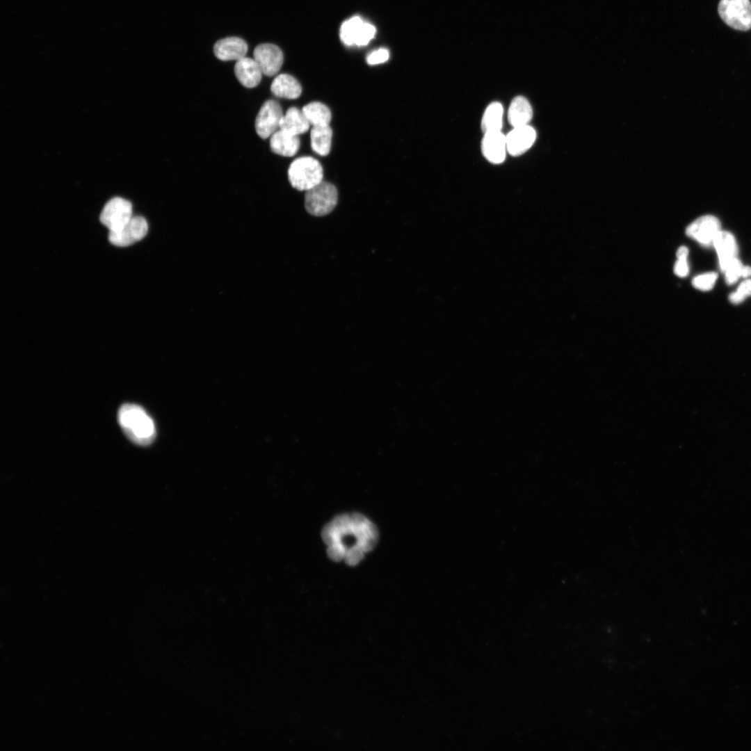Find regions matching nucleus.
<instances>
[{
    "label": "nucleus",
    "mask_w": 751,
    "mask_h": 751,
    "mask_svg": "<svg viewBox=\"0 0 751 751\" xmlns=\"http://www.w3.org/2000/svg\"><path fill=\"white\" fill-rule=\"evenodd\" d=\"M310 124L302 113L296 107L289 108L284 114L280 122V129L298 136L304 134L309 128Z\"/></svg>",
    "instance_id": "aec40b11"
},
{
    "label": "nucleus",
    "mask_w": 751,
    "mask_h": 751,
    "mask_svg": "<svg viewBox=\"0 0 751 751\" xmlns=\"http://www.w3.org/2000/svg\"><path fill=\"white\" fill-rule=\"evenodd\" d=\"M717 277L718 275L715 272L706 273L695 276L692 280V284L697 289L708 291L713 288Z\"/></svg>",
    "instance_id": "b1692460"
},
{
    "label": "nucleus",
    "mask_w": 751,
    "mask_h": 751,
    "mask_svg": "<svg viewBox=\"0 0 751 751\" xmlns=\"http://www.w3.org/2000/svg\"><path fill=\"white\" fill-rule=\"evenodd\" d=\"M481 150L490 163L499 164L503 162L507 152L506 136L501 131L485 133Z\"/></svg>",
    "instance_id": "ddd939ff"
},
{
    "label": "nucleus",
    "mask_w": 751,
    "mask_h": 751,
    "mask_svg": "<svg viewBox=\"0 0 751 751\" xmlns=\"http://www.w3.org/2000/svg\"><path fill=\"white\" fill-rule=\"evenodd\" d=\"M332 131L329 125L313 127L310 134L311 147L321 156L329 154L332 145Z\"/></svg>",
    "instance_id": "412c9836"
},
{
    "label": "nucleus",
    "mask_w": 751,
    "mask_h": 751,
    "mask_svg": "<svg viewBox=\"0 0 751 751\" xmlns=\"http://www.w3.org/2000/svg\"><path fill=\"white\" fill-rule=\"evenodd\" d=\"M253 58L259 65L263 74L268 76L275 75L284 61L282 50L275 45L270 43L257 45L253 51Z\"/></svg>",
    "instance_id": "9b49d317"
},
{
    "label": "nucleus",
    "mask_w": 751,
    "mask_h": 751,
    "mask_svg": "<svg viewBox=\"0 0 751 751\" xmlns=\"http://www.w3.org/2000/svg\"><path fill=\"white\" fill-rule=\"evenodd\" d=\"M234 74L240 83L248 88L256 87L263 74L256 60L245 56L236 60Z\"/></svg>",
    "instance_id": "dca6fc26"
},
{
    "label": "nucleus",
    "mask_w": 751,
    "mask_h": 751,
    "mask_svg": "<svg viewBox=\"0 0 751 751\" xmlns=\"http://www.w3.org/2000/svg\"><path fill=\"white\" fill-rule=\"evenodd\" d=\"M302 111L313 127L329 125L332 115L330 108L323 103L313 102L304 106Z\"/></svg>",
    "instance_id": "4be33fe9"
},
{
    "label": "nucleus",
    "mask_w": 751,
    "mask_h": 751,
    "mask_svg": "<svg viewBox=\"0 0 751 751\" xmlns=\"http://www.w3.org/2000/svg\"><path fill=\"white\" fill-rule=\"evenodd\" d=\"M507 152L517 156L526 152L536 138L535 130L528 124L513 127L506 136Z\"/></svg>",
    "instance_id": "f8f14e48"
},
{
    "label": "nucleus",
    "mask_w": 751,
    "mask_h": 751,
    "mask_svg": "<svg viewBox=\"0 0 751 751\" xmlns=\"http://www.w3.org/2000/svg\"><path fill=\"white\" fill-rule=\"evenodd\" d=\"M718 14L728 26L736 30L751 29V2L750 0H720Z\"/></svg>",
    "instance_id": "39448f33"
},
{
    "label": "nucleus",
    "mask_w": 751,
    "mask_h": 751,
    "mask_svg": "<svg viewBox=\"0 0 751 751\" xmlns=\"http://www.w3.org/2000/svg\"><path fill=\"white\" fill-rule=\"evenodd\" d=\"M503 113V108L499 102H492L487 107L481 120V129L483 134L501 131Z\"/></svg>",
    "instance_id": "5701e85b"
},
{
    "label": "nucleus",
    "mask_w": 751,
    "mask_h": 751,
    "mask_svg": "<svg viewBox=\"0 0 751 751\" xmlns=\"http://www.w3.org/2000/svg\"><path fill=\"white\" fill-rule=\"evenodd\" d=\"M321 163L311 156L295 159L289 165L288 177L291 185L298 191H308L323 181Z\"/></svg>",
    "instance_id": "7ed1b4c3"
},
{
    "label": "nucleus",
    "mask_w": 751,
    "mask_h": 751,
    "mask_svg": "<svg viewBox=\"0 0 751 751\" xmlns=\"http://www.w3.org/2000/svg\"><path fill=\"white\" fill-rule=\"evenodd\" d=\"M688 255V249L686 246H681L677 251V259L687 258Z\"/></svg>",
    "instance_id": "c85d7f7f"
},
{
    "label": "nucleus",
    "mask_w": 751,
    "mask_h": 751,
    "mask_svg": "<svg viewBox=\"0 0 751 751\" xmlns=\"http://www.w3.org/2000/svg\"><path fill=\"white\" fill-rule=\"evenodd\" d=\"M338 193L331 183L322 181L306 191L305 207L307 212L315 216L330 213L337 203Z\"/></svg>",
    "instance_id": "20e7f679"
},
{
    "label": "nucleus",
    "mask_w": 751,
    "mask_h": 751,
    "mask_svg": "<svg viewBox=\"0 0 751 751\" xmlns=\"http://www.w3.org/2000/svg\"><path fill=\"white\" fill-rule=\"evenodd\" d=\"M713 246L718 256L720 268L722 272H725L738 254L735 238L730 232L720 230L713 241Z\"/></svg>",
    "instance_id": "2eb2a0df"
},
{
    "label": "nucleus",
    "mask_w": 751,
    "mask_h": 751,
    "mask_svg": "<svg viewBox=\"0 0 751 751\" xmlns=\"http://www.w3.org/2000/svg\"><path fill=\"white\" fill-rule=\"evenodd\" d=\"M247 51V43L239 37L219 40L213 46L216 57L223 61L238 60L245 57Z\"/></svg>",
    "instance_id": "4468645a"
},
{
    "label": "nucleus",
    "mask_w": 751,
    "mask_h": 751,
    "mask_svg": "<svg viewBox=\"0 0 751 751\" xmlns=\"http://www.w3.org/2000/svg\"><path fill=\"white\" fill-rule=\"evenodd\" d=\"M719 220L711 215L699 217L686 229V234L702 245H713V241L720 231Z\"/></svg>",
    "instance_id": "9d476101"
},
{
    "label": "nucleus",
    "mask_w": 751,
    "mask_h": 751,
    "mask_svg": "<svg viewBox=\"0 0 751 751\" xmlns=\"http://www.w3.org/2000/svg\"><path fill=\"white\" fill-rule=\"evenodd\" d=\"M533 117V109L529 102L523 96H517L511 102L508 120L512 127L528 124Z\"/></svg>",
    "instance_id": "6ab92c4d"
},
{
    "label": "nucleus",
    "mask_w": 751,
    "mask_h": 751,
    "mask_svg": "<svg viewBox=\"0 0 751 751\" xmlns=\"http://www.w3.org/2000/svg\"><path fill=\"white\" fill-rule=\"evenodd\" d=\"M118 420L125 435L134 444L147 446L154 440L156 428L154 421L140 405H122L118 412Z\"/></svg>",
    "instance_id": "f03ea898"
},
{
    "label": "nucleus",
    "mask_w": 751,
    "mask_h": 751,
    "mask_svg": "<svg viewBox=\"0 0 751 751\" xmlns=\"http://www.w3.org/2000/svg\"><path fill=\"white\" fill-rule=\"evenodd\" d=\"M674 273L676 275L680 277H684L688 275L689 273V267L687 262V258L677 259L674 266Z\"/></svg>",
    "instance_id": "bb28decb"
},
{
    "label": "nucleus",
    "mask_w": 751,
    "mask_h": 751,
    "mask_svg": "<svg viewBox=\"0 0 751 751\" xmlns=\"http://www.w3.org/2000/svg\"><path fill=\"white\" fill-rule=\"evenodd\" d=\"M750 276H751V267L748 266H743L742 271H741V277H745V278H748V277H750Z\"/></svg>",
    "instance_id": "c756f323"
},
{
    "label": "nucleus",
    "mask_w": 751,
    "mask_h": 751,
    "mask_svg": "<svg viewBox=\"0 0 751 751\" xmlns=\"http://www.w3.org/2000/svg\"><path fill=\"white\" fill-rule=\"evenodd\" d=\"M736 291L745 300L748 296H751V279H747L742 282Z\"/></svg>",
    "instance_id": "cd10ccee"
},
{
    "label": "nucleus",
    "mask_w": 751,
    "mask_h": 751,
    "mask_svg": "<svg viewBox=\"0 0 751 751\" xmlns=\"http://www.w3.org/2000/svg\"><path fill=\"white\" fill-rule=\"evenodd\" d=\"M300 145L298 136L278 129L270 137V147L274 153L283 156H293Z\"/></svg>",
    "instance_id": "f3484780"
},
{
    "label": "nucleus",
    "mask_w": 751,
    "mask_h": 751,
    "mask_svg": "<svg viewBox=\"0 0 751 751\" xmlns=\"http://www.w3.org/2000/svg\"><path fill=\"white\" fill-rule=\"evenodd\" d=\"M348 535L358 539L362 548L366 552L376 544L378 532L371 522L359 514L339 516L328 524L323 531V540L329 546L339 538Z\"/></svg>",
    "instance_id": "f257e3e1"
},
{
    "label": "nucleus",
    "mask_w": 751,
    "mask_h": 751,
    "mask_svg": "<svg viewBox=\"0 0 751 751\" xmlns=\"http://www.w3.org/2000/svg\"><path fill=\"white\" fill-rule=\"evenodd\" d=\"M283 115L282 108L278 102L273 99L266 101L255 119V130L258 136L264 139L270 138L280 129Z\"/></svg>",
    "instance_id": "6e6552de"
},
{
    "label": "nucleus",
    "mask_w": 751,
    "mask_h": 751,
    "mask_svg": "<svg viewBox=\"0 0 751 751\" xmlns=\"http://www.w3.org/2000/svg\"><path fill=\"white\" fill-rule=\"evenodd\" d=\"M270 90L277 97L293 99L300 97L302 87L293 76L280 74L273 81Z\"/></svg>",
    "instance_id": "a211bd4d"
},
{
    "label": "nucleus",
    "mask_w": 751,
    "mask_h": 751,
    "mask_svg": "<svg viewBox=\"0 0 751 751\" xmlns=\"http://www.w3.org/2000/svg\"><path fill=\"white\" fill-rule=\"evenodd\" d=\"M148 232V224L142 216H133L122 227L109 232L108 240L114 245L125 247L143 239Z\"/></svg>",
    "instance_id": "1a4fd4ad"
},
{
    "label": "nucleus",
    "mask_w": 751,
    "mask_h": 751,
    "mask_svg": "<svg viewBox=\"0 0 751 751\" xmlns=\"http://www.w3.org/2000/svg\"><path fill=\"white\" fill-rule=\"evenodd\" d=\"M373 25L359 16H354L343 22L339 31L342 42L348 46H365L376 34Z\"/></svg>",
    "instance_id": "423d86ee"
},
{
    "label": "nucleus",
    "mask_w": 751,
    "mask_h": 751,
    "mask_svg": "<svg viewBox=\"0 0 751 751\" xmlns=\"http://www.w3.org/2000/svg\"><path fill=\"white\" fill-rule=\"evenodd\" d=\"M132 217L131 203L124 198L116 197L105 204L99 219L101 223L108 229L109 232H113L119 230Z\"/></svg>",
    "instance_id": "0eeeda50"
},
{
    "label": "nucleus",
    "mask_w": 751,
    "mask_h": 751,
    "mask_svg": "<svg viewBox=\"0 0 751 751\" xmlns=\"http://www.w3.org/2000/svg\"><path fill=\"white\" fill-rule=\"evenodd\" d=\"M389 52L385 48L374 50L366 56V63L370 65L383 63L388 60Z\"/></svg>",
    "instance_id": "a878e982"
},
{
    "label": "nucleus",
    "mask_w": 751,
    "mask_h": 751,
    "mask_svg": "<svg viewBox=\"0 0 751 751\" xmlns=\"http://www.w3.org/2000/svg\"><path fill=\"white\" fill-rule=\"evenodd\" d=\"M741 262L737 257L734 258L729 264L725 270V281L727 284H732L735 283L738 279L741 277V271L743 268Z\"/></svg>",
    "instance_id": "393cba45"
}]
</instances>
